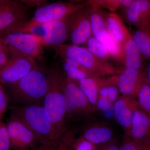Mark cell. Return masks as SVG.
<instances>
[{
    "label": "cell",
    "instance_id": "cell-1",
    "mask_svg": "<svg viewBox=\"0 0 150 150\" xmlns=\"http://www.w3.org/2000/svg\"><path fill=\"white\" fill-rule=\"evenodd\" d=\"M10 116L18 119L33 132L40 144L54 145L60 138L51 117L43 105H11Z\"/></svg>",
    "mask_w": 150,
    "mask_h": 150
},
{
    "label": "cell",
    "instance_id": "cell-2",
    "mask_svg": "<svg viewBox=\"0 0 150 150\" xmlns=\"http://www.w3.org/2000/svg\"><path fill=\"white\" fill-rule=\"evenodd\" d=\"M6 86L13 105H43L48 89L47 74L36 67L18 81Z\"/></svg>",
    "mask_w": 150,
    "mask_h": 150
},
{
    "label": "cell",
    "instance_id": "cell-3",
    "mask_svg": "<svg viewBox=\"0 0 150 150\" xmlns=\"http://www.w3.org/2000/svg\"><path fill=\"white\" fill-rule=\"evenodd\" d=\"M65 79L57 65H51L47 73L48 89L43 104L60 139L68 131L66 122Z\"/></svg>",
    "mask_w": 150,
    "mask_h": 150
},
{
    "label": "cell",
    "instance_id": "cell-4",
    "mask_svg": "<svg viewBox=\"0 0 150 150\" xmlns=\"http://www.w3.org/2000/svg\"><path fill=\"white\" fill-rule=\"evenodd\" d=\"M64 92L67 129L77 132L86 124L93 121L95 114L98 111L90 103L78 84L67 77Z\"/></svg>",
    "mask_w": 150,
    "mask_h": 150
},
{
    "label": "cell",
    "instance_id": "cell-5",
    "mask_svg": "<svg viewBox=\"0 0 150 150\" xmlns=\"http://www.w3.org/2000/svg\"><path fill=\"white\" fill-rule=\"evenodd\" d=\"M50 47L63 59H71L77 62L93 76L102 78L118 73L109 62L98 58L85 47L64 44Z\"/></svg>",
    "mask_w": 150,
    "mask_h": 150
},
{
    "label": "cell",
    "instance_id": "cell-6",
    "mask_svg": "<svg viewBox=\"0 0 150 150\" xmlns=\"http://www.w3.org/2000/svg\"><path fill=\"white\" fill-rule=\"evenodd\" d=\"M0 38L18 55L30 56L35 60L43 58L44 46L41 39L35 35L5 30L0 31Z\"/></svg>",
    "mask_w": 150,
    "mask_h": 150
},
{
    "label": "cell",
    "instance_id": "cell-7",
    "mask_svg": "<svg viewBox=\"0 0 150 150\" xmlns=\"http://www.w3.org/2000/svg\"><path fill=\"white\" fill-rule=\"evenodd\" d=\"M88 6L87 1H59L44 4L37 8L31 19L40 23L62 19Z\"/></svg>",
    "mask_w": 150,
    "mask_h": 150
},
{
    "label": "cell",
    "instance_id": "cell-8",
    "mask_svg": "<svg viewBox=\"0 0 150 150\" xmlns=\"http://www.w3.org/2000/svg\"><path fill=\"white\" fill-rule=\"evenodd\" d=\"M90 18L92 36L107 48L111 57L122 59L121 45L116 43L108 30L105 13L97 6H90Z\"/></svg>",
    "mask_w": 150,
    "mask_h": 150
},
{
    "label": "cell",
    "instance_id": "cell-9",
    "mask_svg": "<svg viewBox=\"0 0 150 150\" xmlns=\"http://www.w3.org/2000/svg\"><path fill=\"white\" fill-rule=\"evenodd\" d=\"M14 150H35L40 145L33 132L18 119L10 116L6 124Z\"/></svg>",
    "mask_w": 150,
    "mask_h": 150
},
{
    "label": "cell",
    "instance_id": "cell-10",
    "mask_svg": "<svg viewBox=\"0 0 150 150\" xmlns=\"http://www.w3.org/2000/svg\"><path fill=\"white\" fill-rule=\"evenodd\" d=\"M69 38L72 45L85 43L92 36L90 18V6L77 11L67 18Z\"/></svg>",
    "mask_w": 150,
    "mask_h": 150
},
{
    "label": "cell",
    "instance_id": "cell-11",
    "mask_svg": "<svg viewBox=\"0 0 150 150\" xmlns=\"http://www.w3.org/2000/svg\"><path fill=\"white\" fill-rule=\"evenodd\" d=\"M36 67V60L32 57L22 55L13 57L0 70V84L14 83Z\"/></svg>",
    "mask_w": 150,
    "mask_h": 150
},
{
    "label": "cell",
    "instance_id": "cell-12",
    "mask_svg": "<svg viewBox=\"0 0 150 150\" xmlns=\"http://www.w3.org/2000/svg\"><path fill=\"white\" fill-rule=\"evenodd\" d=\"M109 79L111 82L118 87L122 96L136 99L138 91L146 77L142 69L125 67Z\"/></svg>",
    "mask_w": 150,
    "mask_h": 150
},
{
    "label": "cell",
    "instance_id": "cell-13",
    "mask_svg": "<svg viewBox=\"0 0 150 150\" xmlns=\"http://www.w3.org/2000/svg\"><path fill=\"white\" fill-rule=\"evenodd\" d=\"M31 6L26 1L0 0V31L26 21Z\"/></svg>",
    "mask_w": 150,
    "mask_h": 150
},
{
    "label": "cell",
    "instance_id": "cell-14",
    "mask_svg": "<svg viewBox=\"0 0 150 150\" xmlns=\"http://www.w3.org/2000/svg\"><path fill=\"white\" fill-rule=\"evenodd\" d=\"M81 129L80 137L96 146L105 144L115 139V131L106 121H93Z\"/></svg>",
    "mask_w": 150,
    "mask_h": 150
},
{
    "label": "cell",
    "instance_id": "cell-15",
    "mask_svg": "<svg viewBox=\"0 0 150 150\" xmlns=\"http://www.w3.org/2000/svg\"><path fill=\"white\" fill-rule=\"evenodd\" d=\"M138 106L135 98L120 96L113 105L114 118L124 130L125 135L129 133L134 110Z\"/></svg>",
    "mask_w": 150,
    "mask_h": 150
},
{
    "label": "cell",
    "instance_id": "cell-16",
    "mask_svg": "<svg viewBox=\"0 0 150 150\" xmlns=\"http://www.w3.org/2000/svg\"><path fill=\"white\" fill-rule=\"evenodd\" d=\"M124 11L129 24L137 28L150 26V0H133Z\"/></svg>",
    "mask_w": 150,
    "mask_h": 150
},
{
    "label": "cell",
    "instance_id": "cell-17",
    "mask_svg": "<svg viewBox=\"0 0 150 150\" xmlns=\"http://www.w3.org/2000/svg\"><path fill=\"white\" fill-rule=\"evenodd\" d=\"M125 135L136 142H150V118L138 106L134 110L129 133Z\"/></svg>",
    "mask_w": 150,
    "mask_h": 150
},
{
    "label": "cell",
    "instance_id": "cell-18",
    "mask_svg": "<svg viewBox=\"0 0 150 150\" xmlns=\"http://www.w3.org/2000/svg\"><path fill=\"white\" fill-rule=\"evenodd\" d=\"M67 18L47 22L46 33L42 40L43 46H59L69 38Z\"/></svg>",
    "mask_w": 150,
    "mask_h": 150
},
{
    "label": "cell",
    "instance_id": "cell-19",
    "mask_svg": "<svg viewBox=\"0 0 150 150\" xmlns=\"http://www.w3.org/2000/svg\"><path fill=\"white\" fill-rule=\"evenodd\" d=\"M122 59L125 67L142 69V57L130 31L121 44Z\"/></svg>",
    "mask_w": 150,
    "mask_h": 150
},
{
    "label": "cell",
    "instance_id": "cell-20",
    "mask_svg": "<svg viewBox=\"0 0 150 150\" xmlns=\"http://www.w3.org/2000/svg\"><path fill=\"white\" fill-rule=\"evenodd\" d=\"M105 23L108 32L116 43L121 45L129 30L116 13H105Z\"/></svg>",
    "mask_w": 150,
    "mask_h": 150
},
{
    "label": "cell",
    "instance_id": "cell-21",
    "mask_svg": "<svg viewBox=\"0 0 150 150\" xmlns=\"http://www.w3.org/2000/svg\"><path fill=\"white\" fill-rule=\"evenodd\" d=\"M102 81V78L91 77L78 81V85L83 92L89 102L96 109L99 88Z\"/></svg>",
    "mask_w": 150,
    "mask_h": 150
},
{
    "label": "cell",
    "instance_id": "cell-22",
    "mask_svg": "<svg viewBox=\"0 0 150 150\" xmlns=\"http://www.w3.org/2000/svg\"><path fill=\"white\" fill-rule=\"evenodd\" d=\"M142 58L150 59V26L137 28L131 33Z\"/></svg>",
    "mask_w": 150,
    "mask_h": 150
},
{
    "label": "cell",
    "instance_id": "cell-23",
    "mask_svg": "<svg viewBox=\"0 0 150 150\" xmlns=\"http://www.w3.org/2000/svg\"><path fill=\"white\" fill-rule=\"evenodd\" d=\"M133 0H91L87 1L89 5L105 8L110 13L118 10H125L131 5Z\"/></svg>",
    "mask_w": 150,
    "mask_h": 150
},
{
    "label": "cell",
    "instance_id": "cell-24",
    "mask_svg": "<svg viewBox=\"0 0 150 150\" xmlns=\"http://www.w3.org/2000/svg\"><path fill=\"white\" fill-rule=\"evenodd\" d=\"M138 107L150 118V86L145 79L136 98Z\"/></svg>",
    "mask_w": 150,
    "mask_h": 150
},
{
    "label": "cell",
    "instance_id": "cell-25",
    "mask_svg": "<svg viewBox=\"0 0 150 150\" xmlns=\"http://www.w3.org/2000/svg\"><path fill=\"white\" fill-rule=\"evenodd\" d=\"M86 43V48L98 58L106 62L111 58L107 48L93 36L90 38Z\"/></svg>",
    "mask_w": 150,
    "mask_h": 150
},
{
    "label": "cell",
    "instance_id": "cell-26",
    "mask_svg": "<svg viewBox=\"0 0 150 150\" xmlns=\"http://www.w3.org/2000/svg\"><path fill=\"white\" fill-rule=\"evenodd\" d=\"M119 94L120 92L118 87L111 82L109 78L107 79H103L98 96L106 98L113 105L120 97Z\"/></svg>",
    "mask_w": 150,
    "mask_h": 150
},
{
    "label": "cell",
    "instance_id": "cell-27",
    "mask_svg": "<svg viewBox=\"0 0 150 150\" xmlns=\"http://www.w3.org/2000/svg\"><path fill=\"white\" fill-rule=\"evenodd\" d=\"M150 145V142H136L124 135L123 141L119 146V150H148Z\"/></svg>",
    "mask_w": 150,
    "mask_h": 150
},
{
    "label": "cell",
    "instance_id": "cell-28",
    "mask_svg": "<svg viewBox=\"0 0 150 150\" xmlns=\"http://www.w3.org/2000/svg\"><path fill=\"white\" fill-rule=\"evenodd\" d=\"M76 133L74 130H68L54 145V150H71L72 143Z\"/></svg>",
    "mask_w": 150,
    "mask_h": 150
},
{
    "label": "cell",
    "instance_id": "cell-29",
    "mask_svg": "<svg viewBox=\"0 0 150 150\" xmlns=\"http://www.w3.org/2000/svg\"><path fill=\"white\" fill-rule=\"evenodd\" d=\"M10 139L6 125L0 120V150H11Z\"/></svg>",
    "mask_w": 150,
    "mask_h": 150
},
{
    "label": "cell",
    "instance_id": "cell-30",
    "mask_svg": "<svg viewBox=\"0 0 150 150\" xmlns=\"http://www.w3.org/2000/svg\"><path fill=\"white\" fill-rule=\"evenodd\" d=\"M96 146L85 140L81 137H75L71 150H96Z\"/></svg>",
    "mask_w": 150,
    "mask_h": 150
},
{
    "label": "cell",
    "instance_id": "cell-31",
    "mask_svg": "<svg viewBox=\"0 0 150 150\" xmlns=\"http://www.w3.org/2000/svg\"><path fill=\"white\" fill-rule=\"evenodd\" d=\"M66 76L68 79L74 81H78L87 78L94 77L86 70L77 68L71 69L66 72Z\"/></svg>",
    "mask_w": 150,
    "mask_h": 150
},
{
    "label": "cell",
    "instance_id": "cell-32",
    "mask_svg": "<svg viewBox=\"0 0 150 150\" xmlns=\"http://www.w3.org/2000/svg\"><path fill=\"white\" fill-rule=\"evenodd\" d=\"M9 102L8 95L3 86L0 84V120L5 112Z\"/></svg>",
    "mask_w": 150,
    "mask_h": 150
},
{
    "label": "cell",
    "instance_id": "cell-33",
    "mask_svg": "<svg viewBox=\"0 0 150 150\" xmlns=\"http://www.w3.org/2000/svg\"><path fill=\"white\" fill-rule=\"evenodd\" d=\"M13 57L10 48L7 45H5L0 51V70Z\"/></svg>",
    "mask_w": 150,
    "mask_h": 150
},
{
    "label": "cell",
    "instance_id": "cell-34",
    "mask_svg": "<svg viewBox=\"0 0 150 150\" xmlns=\"http://www.w3.org/2000/svg\"><path fill=\"white\" fill-rule=\"evenodd\" d=\"M113 105L108 98L98 96L97 101L96 108L98 112H104L110 109Z\"/></svg>",
    "mask_w": 150,
    "mask_h": 150
},
{
    "label": "cell",
    "instance_id": "cell-35",
    "mask_svg": "<svg viewBox=\"0 0 150 150\" xmlns=\"http://www.w3.org/2000/svg\"><path fill=\"white\" fill-rule=\"evenodd\" d=\"M120 145L116 139L103 144L96 146V150H119Z\"/></svg>",
    "mask_w": 150,
    "mask_h": 150
},
{
    "label": "cell",
    "instance_id": "cell-36",
    "mask_svg": "<svg viewBox=\"0 0 150 150\" xmlns=\"http://www.w3.org/2000/svg\"><path fill=\"white\" fill-rule=\"evenodd\" d=\"M103 118L106 120H110L114 118V111L113 106L106 111L102 112Z\"/></svg>",
    "mask_w": 150,
    "mask_h": 150
},
{
    "label": "cell",
    "instance_id": "cell-37",
    "mask_svg": "<svg viewBox=\"0 0 150 150\" xmlns=\"http://www.w3.org/2000/svg\"><path fill=\"white\" fill-rule=\"evenodd\" d=\"M54 145L40 144L35 150H54Z\"/></svg>",
    "mask_w": 150,
    "mask_h": 150
},
{
    "label": "cell",
    "instance_id": "cell-38",
    "mask_svg": "<svg viewBox=\"0 0 150 150\" xmlns=\"http://www.w3.org/2000/svg\"><path fill=\"white\" fill-rule=\"evenodd\" d=\"M146 78L147 81L150 86V64L148 67L147 70Z\"/></svg>",
    "mask_w": 150,
    "mask_h": 150
},
{
    "label": "cell",
    "instance_id": "cell-39",
    "mask_svg": "<svg viewBox=\"0 0 150 150\" xmlns=\"http://www.w3.org/2000/svg\"><path fill=\"white\" fill-rule=\"evenodd\" d=\"M6 44H5L4 43L2 40L0 38V51L1 50L2 48H3L4 46Z\"/></svg>",
    "mask_w": 150,
    "mask_h": 150
},
{
    "label": "cell",
    "instance_id": "cell-40",
    "mask_svg": "<svg viewBox=\"0 0 150 150\" xmlns=\"http://www.w3.org/2000/svg\"><path fill=\"white\" fill-rule=\"evenodd\" d=\"M148 150H150V146H149V149H148Z\"/></svg>",
    "mask_w": 150,
    "mask_h": 150
}]
</instances>
